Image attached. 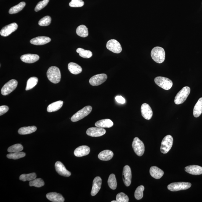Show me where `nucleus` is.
<instances>
[{"instance_id":"obj_1","label":"nucleus","mask_w":202,"mask_h":202,"mask_svg":"<svg viewBox=\"0 0 202 202\" xmlns=\"http://www.w3.org/2000/svg\"><path fill=\"white\" fill-rule=\"evenodd\" d=\"M47 76L49 81L54 84H57L60 82L61 74L58 67L51 66L47 71Z\"/></svg>"},{"instance_id":"obj_2","label":"nucleus","mask_w":202,"mask_h":202,"mask_svg":"<svg viewBox=\"0 0 202 202\" xmlns=\"http://www.w3.org/2000/svg\"><path fill=\"white\" fill-rule=\"evenodd\" d=\"M165 52L163 48L157 47L152 49L151 56L152 59L158 63H161L165 60Z\"/></svg>"},{"instance_id":"obj_3","label":"nucleus","mask_w":202,"mask_h":202,"mask_svg":"<svg viewBox=\"0 0 202 202\" xmlns=\"http://www.w3.org/2000/svg\"><path fill=\"white\" fill-rule=\"evenodd\" d=\"M190 89L188 87H184L176 94L175 97V103L176 105L183 103L186 100L190 93Z\"/></svg>"},{"instance_id":"obj_4","label":"nucleus","mask_w":202,"mask_h":202,"mask_svg":"<svg viewBox=\"0 0 202 202\" xmlns=\"http://www.w3.org/2000/svg\"><path fill=\"white\" fill-rule=\"evenodd\" d=\"M92 110V107L91 106H86L73 115L71 117V120L72 122H75L82 120L88 115Z\"/></svg>"},{"instance_id":"obj_5","label":"nucleus","mask_w":202,"mask_h":202,"mask_svg":"<svg viewBox=\"0 0 202 202\" xmlns=\"http://www.w3.org/2000/svg\"><path fill=\"white\" fill-rule=\"evenodd\" d=\"M154 81L157 85L165 90H169L173 85L172 81L165 77H158L155 78Z\"/></svg>"},{"instance_id":"obj_6","label":"nucleus","mask_w":202,"mask_h":202,"mask_svg":"<svg viewBox=\"0 0 202 202\" xmlns=\"http://www.w3.org/2000/svg\"><path fill=\"white\" fill-rule=\"evenodd\" d=\"M173 143V139L171 135H168L164 137L162 140L161 151L164 154H166L171 150Z\"/></svg>"},{"instance_id":"obj_7","label":"nucleus","mask_w":202,"mask_h":202,"mask_svg":"<svg viewBox=\"0 0 202 202\" xmlns=\"http://www.w3.org/2000/svg\"><path fill=\"white\" fill-rule=\"evenodd\" d=\"M132 147L134 151L139 156H142L145 152V146L143 142L138 137L134 138L132 143Z\"/></svg>"},{"instance_id":"obj_8","label":"nucleus","mask_w":202,"mask_h":202,"mask_svg":"<svg viewBox=\"0 0 202 202\" xmlns=\"http://www.w3.org/2000/svg\"><path fill=\"white\" fill-rule=\"evenodd\" d=\"M191 185L190 183L185 182L172 183L168 185L167 188L171 191H178L188 189L191 187Z\"/></svg>"},{"instance_id":"obj_9","label":"nucleus","mask_w":202,"mask_h":202,"mask_svg":"<svg viewBox=\"0 0 202 202\" xmlns=\"http://www.w3.org/2000/svg\"><path fill=\"white\" fill-rule=\"evenodd\" d=\"M18 82L15 79H12L6 83L1 89V94L4 96L8 95L16 89Z\"/></svg>"},{"instance_id":"obj_10","label":"nucleus","mask_w":202,"mask_h":202,"mask_svg":"<svg viewBox=\"0 0 202 202\" xmlns=\"http://www.w3.org/2000/svg\"><path fill=\"white\" fill-rule=\"evenodd\" d=\"M106 47L109 51L115 53H120L122 51V47L120 43L115 39L109 40L107 43Z\"/></svg>"},{"instance_id":"obj_11","label":"nucleus","mask_w":202,"mask_h":202,"mask_svg":"<svg viewBox=\"0 0 202 202\" xmlns=\"http://www.w3.org/2000/svg\"><path fill=\"white\" fill-rule=\"evenodd\" d=\"M107 78V76L106 74H97L91 78L89 80V84L93 86L100 85L106 81Z\"/></svg>"},{"instance_id":"obj_12","label":"nucleus","mask_w":202,"mask_h":202,"mask_svg":"<svg viewBox=\"0 0 202 202\" xmlns=\"http://www.w3.org/2000/svg\"><path fill=\"white\" fill-rule=\"evenodd\" d=\"M17 28V24L16 23H13L3 27L0 31V34L4 37H6L16 30Z\"/></svg>"},{"instance_id":"obj_13","label":"nucleus","mask_w":202,"mask_h":202,"mask_svg":"<svg viewBox=\"0 0 202 202\" xmlns=\"http://www.w3.org/2000/svg\"><path fill=\"white\" fill-rule=\"evenodd\" d=\"M106 131L103 128L100 127H91L87 131L86 133L89 136L98 137L102 136L106 133Z\"/></svg>"},{"instance_id":"obj_14","label":"nucleus","mask_w":202,"mask_h":202,"mask_svg":"<svg viewBox=\"0 0 202 202\" xmlns=\"http://www.w3.org/2000/svg\"><path fill=\"white\" fill-rule=\"evenodd\" d=\"M122 175L124 182L125 186H130L132 182V174L130 167L128 165H125L124 167Z\"/></svg>"},{"instance_id":"obj_15","label":"nucleus","mask_w":202,"mask_h":202,"mask_svg":"<svg viewBox=\"0 0 202 202\" xmlns=\"http://www.w3.org/2000/svg\"><path fill=\"white\" fill-rule=\"evenodd\" d=\"M142 115L146 120H150L153 115V112L151 107L148 104L144 103L141 107Z\"/></svg>"},{"instance_id":"obj_16","label":"nucleus","mask_w":202,"mask_h":202,"mask_svg":"<svg viewBox=\"0 0 202 202\" xmlns=\"http://www.w3.org/2000/svg\"><path fill=\"white\" fill-rule=\"evenodd\" d=\"M56 171L59 175L64 177H68L70 176L71 173L70 171L66 169L63 164L60 161H57L55 165Z\"/></svg>"},{"instance_id":"obj_17","label":"nucleus","mask_w":202,"mask_h":202,"mask_svg":"<svg viewBox=\"0 0 202 202\" xmlns=\"http://www.w3.org/2000/svg\"><path fill=\"white\" fill-rule=\"evenodd\" d=\"M102 183V180L100 177L97 176L94 179L91 191V195L92 196H95L98 193L100 189Z\"/></svg>"},{"instance_id":"obj_18","label":"nucleus","mask_w":202,"mask_h":202,"mask_svg":"<svg viewBox=\"0 0 202 202\" xmlns=\"http://www.w3.org/2000/svg\"><path fill=\"white\" fill-rule=\"evenodd\" d=\"M51 41V39L47 36H38L34 38L30 41L31 44L36 45H41L47 44Z\"/></svg>"},{"instance_id":"obj_19","label":"nucleus","mask_w":202,"mask_h":202,"mask_svg":"<svg viewBox=\"0 0 202 202\" xmlns=\"http://www.w3.org/2000/svg\"><path fill=\"white\" fill-rule=\"evenodd\" d=\"M20 59L22 62L27 63H32L37 62L39 59L38 55L36 54H28L23 55Z\"/></svg>"},{"instance_id":"obj_20","label":"nucleus","mask_w":202,"mask_h":202,"mask_svg":"<svg viewBox=\"0 0 202 202\" xmlns=\"http://www.w3.org/2000/svg\"><path fill=\"white\" fill-rule=\"evenodd\" d=\"M90 151V148L87 146H81L74 150V154L77 157H82L88 155Z\"/></svg>"},{"instance_id":"obj_21","label":"nucleus","mask_w":202,"mask_h":202,"mask_svg":"<svg viewBox=\"0 0 202 202\" xmlns=\"http://www.w3.org/2000/svg\"><path fill=\"white\" fill-rule=\"evenodd\" d=\"M185 171L192 175H202V167L198 165H191L185 168Z\"/></svg>"},{"instance_id":"obj_22","label":"nucleus","mask_w":202,"mask_h":202,"mask_svg":"<svg viewBox=\"0 0 202 202\" xmlns=\"http://www.w3.org/2000/svg\"><path fill=\"white\" fill-rule=\"evenodd\" d=\"M46 197L49 201L53 202H63L65 200L62 195L56 193H48Z\"/></svg>"},{"instance_id":"obj_23","label":"nucleus","mask_w":202,"mask_h":202,"mask_svg":"<svg viewBox=\"0 0 202 202\" xmlns=\"http://www.w3.org/2000/svg\"><path fill=\"white\" fill-rule=\"evenodd\" d=\"M150 173L152 177L154 178L158 179L163 177L164 172L161 169L156 166H152L150 167Z\"/></svg>"},{"instance_id":"obj_24","label":"nucleus","mask_w":202,"mask_h":202,"mask_svg":"<svg viewBox=\"0 0 202 202\" xmlns=\"http://www.w3.org/2000/svg\"><path fill=\"white\" fill-rule=\"evenodd\" d=\"M95 125L96 127L100 128H109L113 126L114 123L110 119H103L98 121Z\"/></svg>"},{"instance_id":"obj_25","label":"nucleus","mask_w":202,"mask_h":202,"mask_svg":"<svg viewBox=\"0 0 202 202\" xmlns=\"http://www.w3.org/2000/svg\"><path fill=\"white\" fill-rule=\"evenodd\" d=\"M114 156L113 152L110 150H106L101 152L98 155L99 159L104 161H107L111 159Z\"/></svg>"},{"instance_id":"obj_26","label":"nucleus","mask_w":202,"mask_h":202,"mask_svg":"<svg viewBox=\"0 0 202 202\" xmlns=\"http://www.w3.org/2000/svg\"><path fill=\"white\" fill-rule=\"evenodd\" d=\"M68 68L71 73L78 74L82 72V69L81 66L76 63L71 62L68 65Z\"/></svg>"},{"instance_id":"obj_27","label":"nucleus","mask_w":202,"mask_h":202,"mask_svg":"<svg viewBox=\"0 0 202 202\" xmlns=\"http://www.w3.org/2000/svg\"><path fill=\"white\" fill-rule=\"evenodd\" d=\"M63 103L62 101H58L50 104L47 107V111L49 112L57 111L61 108Z\"/></svg>"},{"instance_id":"obj_28","label":"nucleus","mask_w":202,"mask_h":202,"mask_svg":"<svg viewBox=\"0 0 202 202\" xmlns=\"http://www.w3.org/2000/svg\"><path fill=\"white\" fill-rule=\"evenodd\" d=\"M202 113V97L200 98L193 108V115L195 117H199Z\"/></svg>"},{"instance_id":"obj_29","label":"nucleus","mask_w":202,"mask_h":202,"mask_svg":"<svg viewBox=\"0 0 202 202\" xmlns=\"http://www.w3.org/2000/svg\"><path fill=\"white\" fill-rule=\"evenodd\" d=\"M37 128L34 126L27 127H23L20 128L18 132L20 135H26L30 134L36 131Z\"/></svg>"},{"instance_id":"obj_30","label":"nucleus","mask_w":202,"mask_h":202,"mask_svg":"<svg viewBox=\"0 0 202 202\" xmlns=\"http://www.w3.org/2000/svg\"><path fill=\"white\" fill-rule=\"evenodd\" d=\"M76 32L78 35L82 38H85L88 35V29L84 25H81L77 28Z\"/></svg>"},{"instance_id":"obj_31","label":"nucleus","mask_w":202,"mask_h":202,"mask_svg":"<svg viewBox=\"0 0 202 202\" xmlns=\"http://www.w3.org/2000/svg\"><path fill=\"white\" fill-rule=\"evenodd\" d=\"M25 6L26 3L24 2H22L19 4L11 8L9 10V14H16L22 10Z\"/></svg>"},{"instance_id":"obj_32","label":"nucleus","mask_w":202,"mask_h":202,"mask_svg":"<svg viewBox=\"0 0 202 202\" xmlns=\"http://www.w3.org/2000/svg\"><path fill=\"white\" fill-rule=\"evenodd\" d=\"M38 81V79L37 77H32L30 78L27 82L26 90H29L32 89L37 85Z\"/></svg>"},{"instance_id":"obj_33","label":"nucleus","mask_w":202,"mask_h":202,"mask_svg":"<svg viewBox=\"0 0 202 202\" xmlns=\"http://www.w3.org/2000/svg\"><path fill=\"white\" fill-rule=\"evenodd\" d=\"M77 52L79 54V55L84 58H90L92 56V51L85 50L81 48H78L77 49Z\"/></svg>"},{"instance_id":"obj_34","label":"nucleus","mask_w":202,"mask_h":202,"mask_svg":"<svg viewBox=\"0 0 202 202\" xmlns=\"http://www.w3.org/2000/svg\"><path fill=\"white\" fill-rule=\"evenodd\" d=\"M109 186L112 189L115 190L117 187V182L115 175L112 174L109 175L108 180Z\"/></svg>"},{"instance_id":"obj_35","label":"nucleus","mask_w":202,"mask_h":202,"mask_svg":"<svg viewBox=\"0 0 202 202\" xmlns=\"http://www.w3.org/2000/svg\"><path fill=\"white\" fill-rule=\"evenodd\" d=\"M26 153L24 152H15L8 154L6 157L9 159L13 160H18L23 158L26 156Z\"/></svg>"},{"instance_id":"obj_36","label":"nucleus","mask_w":202,"mask_h":202,"mask_svg":"<svg viewBox=\"0 0 202 202\" xmlns=\"http://www.w3.org/2000/svg\"><path fill=\"white\" fill-rule=\"evenodd\" d=\"M36 178V175L35 173H33L28 174L21 175L20 176V180L21 181L26 182V181H31L35 179Z\"/></svg>"},{"instance_id":"obj_37","label":"nucleus","mask_w":202,"mask_h":202,"mask_svg":"<svg viewBox=\"0 0 202 202\" xmlns=\"http://www.w3.org/2000/svg\"><path fill=\"white\" fill-rule=\"evenodd\" d=\"M44 182L42 179L38 178L31 180L29 182V186H34L37 188L44 186Z\"/></svg>"},{"instance_id":"obj_38","label":"nucleus","mask_w":202,"mask_h":202,"mask_svg":"<svg viewBox=\"0 0 202 202\" xmlns=\"http://www.w3.org/2000/svg\"><path fill=\"white\" fill-rule=\"evenodd\" d=\"M23 150V147L20 144H16L9 147L8 149V151L10 153L20 152Z\"/></svg>"},{"instance_id":"obj_39","label":"nucleus","mask_w":202,"mask_h":202,"mask_svg":"<svg viewBox=\"0 0 202 202\" xmlns=\"http://www.w3.org/2000/svg\"><path fill=\"white\" fill-rule=\"evenodd\" d=\"M145 188L143 185H141L137 187L135 190V198L137 200H140L143 198V192Z\"/></svg>"},{"instance_id":"obj_40","label":"nucleus","mask_w":202,"mask_h":202,"mask_svg":"<svg viewBox=\"0 0 202 202\" xmlns=\"http://www.w3.org/2000/svg\"><path fill=\"white\" fill-rule=\"evenodd\" d=\"M51 18L50 16H46L41 19L39 21L38 24L41 26H49L51 24Z\"/></svg>"},{"instance_id":"obj_41","label":"nucleus","mask_w":202,"mask_h":202,"mask_svg":"<svg viewBox=\"0 0 202 202\" xmlns=\"http://www.w3.org/2000/svg\"><path fill=\"white\" fill-rule=\"evenodd\" d=\"M116 200L117 202H128V197L123 193H118L117 195Z\"/></svg>"},{"instance_id":"obj_42","label":"nucleus","mask_w":202,"mask_h":202,"mask_svg":"<svg viewBox=\"0 0 202 202\" xmlns=\"http://www.w3.org/2000/svg\"><path fill=\"white\" fill-rule=\"evenodd\" d=\"M49 1V0H43L42 1L39 2L37 5H36L34 10L36 12H38V11H39L43 9V8L45 7L47 5Z\"/></svg>"},{"instance_id":"obj_43","label":"nucleus","mask_w":202,"mask_h":202,"mask_svg":"<svg viewBox=\"0 0 202 202\" xmlns=\"http://www.w3.org/2000/svg\"><path fill=\"white\" fill-rule=\"evenodd\" d=\"M84 2L82 0H72L69 6L72 7H81L84 5Z\"/></svg>"},{"instance_id":"obj_44","label":"nucleus","mask_w":202,"mask_h":202,"mask_svg":"<svg viewBox=\"0 0 202 202\" xmlns=\"http://www.w3.org/2000/svg\"><path fill=\"white\" fill-rule=\"evenodd\" d=\"M9 107L6 106H1L0 107V115H4L8 111Z\"/></svg>"},{"instance_id":"obj_45","label":"nucleus","mask_w":202,"mask_h":202,"mask_svg":"<svg viewBox=\"0 0 202 202\" xmlns=\"http://www.w3.org/2000/svg\"><path fill=\"white\" fill-rule=\"evenodd\" d=\"M115 100L117 103L121 104H123L125 103V99L121 96H117L115 97Z\"/></svg>"},{"instance_id":"obj_46","label":"nucleus","mask_w":202,"mask_h":202,"mask_svg":"<svg viewBox=\"0 0 202 202\" xmlns=\"http://www.w3.org/2000/svg\"><path fill=\"white\" fill-rule=\"evenodd\" d=\"M111 202H117V201H112Z\"/></svg>"}]
</instances>
